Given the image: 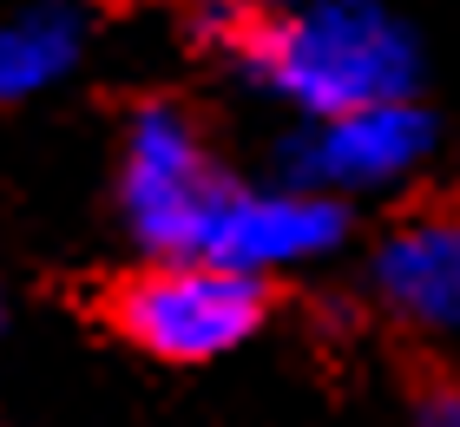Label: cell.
I'll list each match as a JSON object with an SVG mask.
<instances>
[{
    "mask_svg": "<svg viewBox=\"0 0 460 427\" xmlns=\"http://www.w3.org/2000/svg\"><path fill=\"white\" fill-rule=\"evenodd\" d=\"M198 47L289 105L303 125L408 99L421 79V47L382 0H296V7L217 0L198 13Z\"/></svg>",
    "mask_w": 460,
    "mask_h": 427,
    "instance_id": "1",
    "label": "cell"
},
{
    "mask_svg": "<svg viewBox=\"0 0 460 427\" xmlns=\"http://www.w3.org/2000/svg\"><path fill=\"white\" fill-rule=\"evenodd\" d=\"M237 184L217 165L204 125L172 99H152L125 119L119 138V224L132 230L138 250H152V263L164 256H198L211 237V218L224 204V191Z\"/></svg>",
    "mask_w": 460,
    "mask_h": 427,
    "instance_id": "2",
    "label": "cell"
},
{
    "mask_svg": "<svg viewBox=\"0 0 460 427\" xmlns=\"http://www.w3.org/2000/svg\"><path fill=\"white\" fill-rule=\"evenodd\" d=\"M270 296L257 276H237L204 256H164L125 276L112 296V323L132 349L158 361H217L263 329Z\"/></svg>",
    "mask_w": 460,
    "mask_h": 427,
    "instance_id": "3",
    "label": "cell"
},
{
    "mask_svg": "<svg viewBox=\"0 0 460 427\" xmlns=\"http://www.w3.org/2000/svg\"><path fill=\"white\" fill-rule=\"evenodd\" d=\"M434 145V119L414 99H388V105H362L342 119H309L296 125L283 152L289 184L323 191V198H349V191H382L394 178H408Z\"/></svg>",
    "mask_w": 460,
    "mask_h": 427,
    "instance_id": "4",
    "label": "cell"
},
{
    "mask_svg": "<svg viewBox=\"0 0 460 427\" xmlns=\"http://www.w3.org/2000/svg\"><path fill=\"white\" fill-rule=\"evenodd\" d=\"M342 237H349V210L336 198H323V191H303L289 178L283 184H230L198 256L263 283L277 270L329 256Z\"/></svg>",
    "mask_w": 460,
    "mask_h": 427,
    "instance_id": "5",
    "label": "cell"
},
{
    "mask_svg": "<svg viewBox=\"0 0 460 427\" xmlns=\"http://www.w3.org/2000/svg\"><path fill=\"white\" fill-rule=\"evenodd\" d=\"M368 283L394 323H408L414 335L460 342V204L408 210L375 244Z\"/></svg>",
    "mask_w": 460,
    "mask_h": 427,
    "instance_id": "6",
    "label": "cell"
},
{
    "mask_svg": "<svg viewBox=\"0 0 460 427\" xmlns=\"http://www.w3.org/2000/svg\"><path fill=\"white\" fill-rule=\"evenodd\" d=\"M93 47V20L79 0H33L0 20V105H27L79 73Z\"/></svg>",
    "mask_w": 460,
    "mask_h": 427,
    "instance_id": "7",
    "label": "cell"
},
{
    "mask_svg": "<svg viewBox=\"0 0 460 427\" xmlns=\"http://www.w3.org/2000/svg\"><path fill=\"white\" fill-rule=\"evenodd\" d=\"M414 427H460V381H428L414 395Z\"/></svg>",
    "mask_w": 460,
    "mask_h": 427,
    "instance_id": "8",
    "label": "cell"
}]
</instances>
